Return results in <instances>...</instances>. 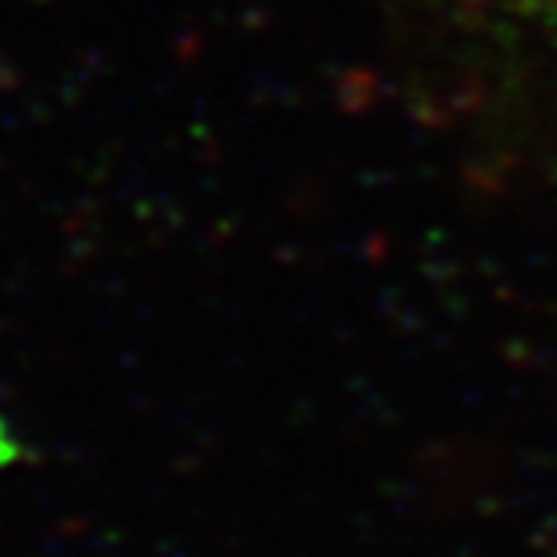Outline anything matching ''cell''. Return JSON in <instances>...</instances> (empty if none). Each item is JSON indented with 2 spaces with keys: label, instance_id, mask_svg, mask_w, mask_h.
Returning a JSON list of instances; mask_svg holds the SVG:
<instances>
[{
  "label": "cell",
  "instance_id": "6da1fadb",
  "mask_svg": "<svg viewBox=\"0 0 557 557\" xmlns=\"http://www.w3.org/2000/svg\"><path fill=\"white\" fill-rule=\"evenodd\" d=\"M540 4H547V0H540ZM550 4H557V0H550Z\"/></svg>",
  "mask_w": 557,
  "mask_h": 557
}]
</instances>
